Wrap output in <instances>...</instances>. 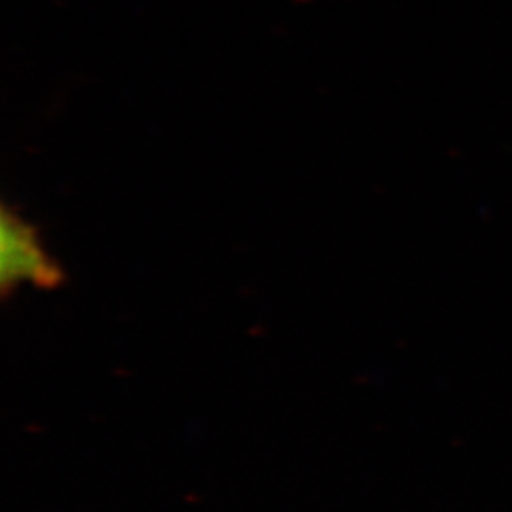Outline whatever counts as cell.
<instances>
[{
	"instance_id": "obj_1",
	"label": "cell",
	"mask_w": 512,
	"mask_h": 512,
	"mask_svg": "<svg viewBox=\"0 0 512 512\" xmlns=\"http://www.w3.org/2000/svg\"><path fill=\"white\" fill-rule=\"evenodd\" d=\"M2 238V294L16 293L21 287L57 289L63 283V270L33 222L25 219L8 203L0 211Z\"/></svg>"
}]
</instances>
